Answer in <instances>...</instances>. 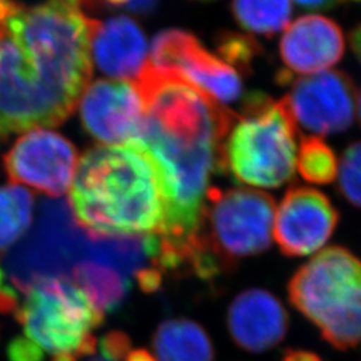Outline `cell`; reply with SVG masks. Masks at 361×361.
I'll use <instances>...</instances> for the list:
<instances>
[{
    "label": "cell",
    "instance_id": "obj_1",
    "mask_svg": "<svg viewBox=\"0 0 361 361\" xmlns=\"http://www.w3.org/2000/svg\"><path fill=\"white\" fill-rule=\"evenodd\" d=\"M86 0H0V138L61 126L92 77Z\"/></svg>",
    "mask_w": 361,
    "mask_h": 361
},
{
    "label": "cell",
    "instance_id": "obj_2",
    "mask_svg": "<svg viewBox=\"0 0 361 361\" xmlns=\"http://www.w3.org/2000/svg\"><path fill=\"white\" fill-rule=\"evenodd\" d=\"M237 114L202 99L182 98L143 116L138 140L150 158L162 195L164 217L155 234L180 256L198 233L210 180L222 174V143Z\"/></svg>",
    "mask_w": 361,
    "mask_h": 361
},
{
    "label": "cell",
    "instance_id": "obj_3",
    "mask_svg": "<svg viewBox=\"0 0 361 361\" xmlns=\"http://www.w3.org/2000/svg\"><path fill=\"white\" fill-rule=\"evenodd\" d=\"M70 209L92 237L158 232L164 204L150 158L135 142L86 150L71 183Z\"/></svg>",
    "mask_w": 361,
    "mask_h": 361
},
{
    "label": "cell",
    "instance_id": "obj_4",
    "mask_svg": "<svg viewBox=\"0 0 361 361\" xmlns=\"http://www.w3.org/2000/svg\"><path fill=\"white\" fill-rule=\"evenodd\" d=\"M290 304L338 350L361 343V259L329 246L298 268L288 284Z\"/></svg>",
    "mask_w": 361,
    "mask_h": 361
},
{
    "label": "cell",
    "instance_id": "obj_5",
    "mask_svg": "<svg viewBox=\"0 0 361 361\" xmlns=\"http://www.w3.org/2000/svg\"><path fill=\"white\" fill-rule=\"evenodd\" d=\"M296 133L281 101L249 94L222 143V174L256 188L283 186L295 177Z\"/></svg>",
    "mask_w": 361,
    "mask_h": 361
},
{
    "label": "cell",
    "instance_id": "obj_6",
    "mask_svg": "<svg viewBox=\"0 0 361 361\" xmlns=\"http://www.w3.org/2000/svg\"><path fill=\"white\" fill-rule=\"evenodd\" d=\"M26 338L51 361H80L97 350L92 331L104 323V316L70 280H46L34 285L15 312Z\"/></svg>",
    "mask_w": 361,
    "mask_h": 361
},
{
    "label": "cell",
    "instance_id": "obj_7",
    "mask_svg": "<svg viewBox=\"0 0 361 361\" xmlns=\"http://www.w3.org/2000/svg\"><path fill=\"white\" fill-rule=\"evenodd\" d=\"M91 235L79 228L67 201L42 200L32 228L1 255V267L13 288L27 292L46 280H70L89 255Z\"/></svg>",
    "mask_w": 361,
    "mask_h": 361
},
{
    "label": "cell",
    "instance_id": "obj_8",
    "mask_svg": "<svg viewBox=\"0 0 361 361\" xmlns=\"http://www.w3.org/2000/svg\"><path fill=\"white\" fill-rule=\"evenodd\" d=\"M276 201L268 193L234 188H210L195 243L222 271H233L238 261L264 253L271 244Z\"/></svg>",
    "mask_w": 361,
    "mask_h": 361
},
{
    "label": "cell",
    "instance_id": "obj_9",
    "mask_svg": "<svg viewBox=\"0 0 361 361\" xmlns=\"http://www.w3.org/2000/svg\"><path fill=\"white\" fill-rule=\"evenodd\" d=\"M281 99L301 137H328L344 133L356 116L357 90L341 70H326L293 80Z\"/></svg>",
    "mask_w": 361,
    "mask_h": 361
},
{
    "label": "cell",
    "instance_id": "obj_10",
    "mask_svg": "<svg viewBox=\"0 0 361 361\" xmlns=\"http://www.w3.org/2000/svg\"><path fill=\"white\" fill-rule=\"evenodd\" d=\"M77 165L75 146L46 129L23 134L3 157V168L13 185L23 183L51 198L67 193Z\"/></svg>",
    "mask_w": 361,
    "mask_h": 361
},
{
    "label": "cell",
    "instance_id": "obj_11",
    "mask_svg": "<svg viewBox=\"0 0 361 361\" xmlns=\"http://www.w3.org/2000/svg\"><path fill=\"white\" fill-rule=\"evenodd\" d=\"M149 62L177 71L221 104L234 102L243 94V82L237 71L207 51L190 32L176 28L159 32L153 40Z\"/></svg>",
    "mask_w": 361,
    "mask_h": 361
},
{
    "label": "cell",
    "instance_id": "obj_12",
    "mask_svg": "<svg viewBox=\"0 0 361 361\" xmlns=\"http://www.w3.org/2000/svg\"><path fill=\"white\" fill-rule=\"evenodd\" d=\"M340 213L317 189L292 186L276 210L274 240L286 257H305L331 240Z\"/></svg>",
    "mask_w": 361,
    "mask_h": 361
},
{
    "label": "cell",
    "instance_id": "obj_13",
    "mask_svg": "<svg viewBox=\"0 0 361 361\" xmlns=\"http://www.w3.org/2000/svg\"><path fill=\"white\" fill-rule=\"evenodd\" d=\"M79 114L94 140L111 146L138 140L145 110L134 82L99 79L80 97Z\"/></svg>",
    "mask_w": 361,
    "mask_h": 361
},
{
    "label": "cell",
    "instance_id": "obj_14",
    "mask_svg": "<svg viewBox=\"0 0 361 361\" xmlns=\"http://www.w3.org/2000/svg\"><path fill=\"white\" fill-rule=\"evenodd\" d=\"M345 51L344 32L324 15H304L285 28L280 55L292 74H317L337 65Z\"/></svg>",
    "mask_w": 361,
    "mask_h": 361
},
{
    "label": "cell",
    "instance_id": "obj_15",
    "mask_svg": "<svg viewBox=\"0 0 361 361\" xmlns=\"http://www.w3.org/2000/svg\"><path fill=\"white\" fill-rule=\"evenodd\" d=\"M289 314L283 302L265 289H247L228 310V331L238 348L261 353L277 347L288 334Z\"/></svg>",
    "mask_w": 361,
    "mask_h": 361
},
{
    "label": "cell",
    "instance_id": "obj_16",
    "mask_svg": "<svg viewBox=\"0 0 361 361\" xmlns=\"http://www.w3.org/2000/svg\"><path fill=\"white\" fill-rule=\"evenodd\" d=\"M147 43L141 27L128 16L94 19L91 58L106 75L137 78L147 63Z\"/></svg>",
    "mask_w": 361,
    "mask_h": 361
},
{
    "label": "cell",
    "instance_id": "obj_17",
    "mask_svg": "<svg viewBox=\"0 0 361 361\" xmlns=\"http://www.w3.org/2000/svg\"><path fill=\"white\" fill-rule=\"evenodd\" d=\"M158 361H213L214 348L207 331L189 319H170L153 336Z\"/></svg>",
    "mask_w": 361,
    "mask_h": 361
},
{
    "label": "cell",
    "instance_id": "obj_18",
    "mask_svg": "<svg viewBox=\"0 0 361 361\" xmlns=\"http://www.w3.org/2000/svg\"><path fill=\"white\" fill-rule=\"evenodd\" d=\"M71 279L89 298L94 310L102 316L121 307L131 286V280L123 274L94 261L79 262L73 271Z\"/></svg>",
    "mask_w": 361,
    "mask_h": 361
},
{
    "label": "cell",
    "instance_id": "obj_19",
    "mask_svg": "<svg viewBox=\"0 0 361 361\" xmlns=\"http://www.w3.org/2000/svg\"><path fill=\"white\" fill-rule=\"evenodd\" d=\"M91 261L110 267L131 280L140 271L147 268L150 249L147 234L145 235H116V237H92L89 255Z\"/></svg>",
    "mask_w": 361,
    "mask_h": 361
},
{
    "label": "cell",
    "instance_id": "obj_20",
    "mask_svg": "<svg viewBox=\"0 0 361 361\" xmlns=\"http://www.w3.org/2000/svg\"><path fill=\"white\" fill-rule=\"evenodd\" d=\"M35 212L34 195L18 185L0 186V255L28 232Z\"/></svg>",
    "mask_w": 361,
    "mask_h": 361
},
{
    "label": "cell",
    "instance_id": "obj_21",
    "mask_svg": "<svg viewBox=\"0 0 361 361\" xmlns=\"http://www.w3.org/2000/svg\"><path fill=\"white\" fill-rule=\"evenodd\" d=\"M237 23L253 34L273 37L289 25L290 0H233Z\"/></svg>",
    "mask_w": 361,
    "mask_h": 361
},
{
    "label": "cell",
    "instance_id": "obj_22",
    "mask_svg": "<svg viewBox=\"0 0 361 361\" xmlns=\"http://www.w3.org/2000/svg\"><path fill=\"white\" fill-rule=\"evenodd\" d=\"M296 168L307 182L329 185L337 178L338 162L334 149L322 138L301 137Z\"/></svg>",
    "mask_w": 361,
    "mask_h": 361
},
{
    "label": "cell",
    "instance_id": "obj_23",
    "mask_svg": "<svg viewBox=\"0 0 361 361\" xmlns=\"http://www.w3.org/2000/svg\"><path fill=\"white\" fill-rule=\"evenodd\" d=\"M216 50L226 65L249 74L255 59L261 52V44L250 35L226 31L219 35Z\"/></svg>",
    "mask_w": 361,
    "mask_h": 361
},
{
    "label": "cell",
    "instance_id": "obj_24",
    "mask_svg": "<svg viewBox=\"0 0 361 361\" xmlns=\"http://www.w3.org/2000/svg\"><path fill=\"white\" fill-rule=\"evenodd\" d=\"M337 189L352 207L361 209V141L350 143L341 155Z\"/></svg>",
    "mask_w": 361,
    "mask_h": 361
},
{
    "label": "cell",
    "instance_id": "obj_25",
    "mask_svg": "<svg viewBox=\"0 0 361 361\" xmlns=\"http://www.w3.org/2000/svg\"><path fill=\"white\" fill-rule=\"evenodd\" d=\"M130 348L129 336L121 331H111L98 340L97 350L85 361H125Z\"/></svg>",
    "mask_w": 361,
    "mask_h": 361
},
{
    "label": "cell",
    "instance_id": "obj_26",
    "mask_svg": "<svg viewBox=\"0 0 361 361\" xmlns=\"http://www.w3.org/2000/svg\"><path fill=\"white\" fill-rule=\"evenodd\" d=\"M10 361H44V352L26 337H16L7 347Z\"/></svg>",
    "mask_w": 361,
    "mask_h": 361
},
{
    "label": "cell",
    "instance_id": "obj_27",
    "mask_svg": "<svg viewBox=\"0 0 361 361\" xmlns=\"http://www.w3.org/2000/svg\"><path fill=\"white\" fill-rule=\"evenodd\" d=\"M20 305L18 290L8 281L6 271L0 264V313L10 314L18 310Z\"/></svg>",
    "mask_w": 361,
    "mask_h": 361
},
{
    "label": "cell",
    "instance_id": "obj_28",
    "mask_svg": "<svg viewBox=\"0 0 361 361\" xmlns=\"http://www.w3.org/2000/svg\"><path fill=\"white\" fill-rule=\"evenodd\" d=\"M134 277L138 281L140 288L146 293H152V292L158 290L162 284V280H164V274L152 265L138 271Z\"/></svg>",
    "mask_w": 361,
    "mask_h": 361
},
{
    "label": "cell",
    "instance_id": "obj_29",
    "mask_svg": "<svg viewBox=\"0 0 361 361\" xmlns=\"http://www.w3.org/2000/svg\"><path fill=\"white\" fill-rule=\"evenodd\" d=\"M158 4H159V0H130L126 8L129 10L130 13H135V15L147 16V15L155 13Z\"/></svg>",
    "mask_w": 361,
    "mask_h": 361
},
{
    "label": "cell",
    "instance_id": "obj_30",
    "mask_svg": "<svg viewBox=\"0 0 361 361\" xmlns=\"http://www.w3.org/2000/svg\"><path fill=\"white\" fill-rule=\"evenodd\" d=\"M281 361H323L322 357L305 349H286Z\"/></svg>",
    "mask_w": 361,
    "mask_h": 361
},
{
    "label": "cell",
    "instance_id": "obj_31",
    "mask_svg": "<svg viewBox=\"0 0 361 361\" xmlns=\"http://www.w3.org/2000/svg\"><path fill=\"white\" fill-rule=\"evenodd\" d=\"M297 4L307 10H329L341 0H295Z\"/></svg>",
    "mask_w": 361,
    "mask_h": 361
},
{
    "label": "cell",
    "instance_id": "obj_32",
    "mask_svg": "<svg viewBox=\"0 0 361 361\" xmlns=\"http://www.w3.org/2000/svg\"><path fill=\"white\" fill-rule=\"evenodd\" d=\"M349 46L350 50L355 54L356 59L361 65V23L350 30L348 35Z\"/></svg>",
    "mask_w": 361,
    "mask_h": 361
},
{
    "label": "cell",
    "instance_id": "obj_33",
    "mask_svg": "<svg viewBox=\"0 0 361 361\" xmlns=\"http://www.w3.org/2000/svg\"><path fill=\"white\" fill-rule=\"evenodd\" d=\"M125 361H157L154 356L146 349H135L130 352Z\"/></svg>",
    "mask_w": 361,
    "mask_h": 361
},
{
    "label": "cell",
    "instance_id": "obj_34",
    "mask_svg": "<svg viewBox=\"0 0 361 361\" xmlns=\"http://www.w3.org/2000/svg\"><path fill=\"white\" fill-rule=\"evenodd\" d=\"M130 0H86V6H106L110 8H116V7H128Z\"/></svg>",
    "mask_w": 361,
    "mask_h": 361
},
{
    "label": "cell",
    "instance_id": "obj_35",
    "mask_svg": "<svg viewBox=\"0 0 361 361\" xmlns=\"http://www.w3.org/2000/svg\"><path fill=\"white\" fill-rule=\"evenodd\" d=\"M357 113H359V122H360L361 126V91L357 97Z\"/></svg>",
    "mask_w": 361,
    "mask_h": 361
},
{
    "label": "cell",
    "instance_id": "obj_36",
    "mask_svg": "<svg viewBox=\"0 0 361 361\" xmlns=\"http://www.w3.org/2000/svg\"><path fill=\"white\" fill-rule=\"evenodd\" d=\"M195 1H213V0H195Z\"/></svg>",
    "mask_w": 361,
    "mask_h": 361
},
{
    "label": "cell",
    "instance_id": "obj_37",
    "mask_svg": "<svg viewBox=\"0 0 361 361\" xmlns=\"http://www.w3.org/2000/svg\"><path fill=\"white\" fill-rule=\"evenodd\" d=\"M347 1H361V0H347Z\"/></svg>",
    "mask_w": 361,
    "mask_h": 361
}]
</instances>
